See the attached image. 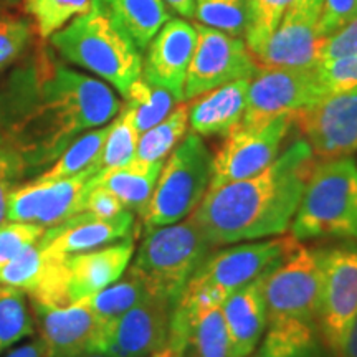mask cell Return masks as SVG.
Instances as JSON below:
<instances>
[{
    "label": "cell",
    "mask_w": 357,
    "mask_h": 357,
    "mask_svg": "<svg viewBox=\"0 0 357 357\" xmlns=\"http://www.w3.org/2000/svg\"><path fill=\"white\" fill-rule=\"evenodd\" d=\"M83 211L91 212L102 218H113L124 211H128V208L124 207L121 200L116 197L113 192L105 189V187L95 185L88 192Z\"/></svg>",
    "instance_id": "obj_42"
},
{
    "label": "cell",
    "mask_w": 357,
    "mask_h": 357,
    "mask_svg": "<svg viewBox=\"0 0 357 357\" xmlns=\"http://www.w3.org/2000/svg\"><path fill=\"white\" fill-rule=\"evenodd\" d=\"M149 357H182V356L178 354V352H177L176 349H172L171 346L166 344L164 347H160L159 351H155L154 354L149 356Z\"/></svg>",
    "instance_id": "obj_46"
},
{
    "label": "cell",
    "mask_w": 357,
    "mask_h": 357,
    "mask_svg": "<svg viewBox=\"0 0 357 357\" xmlns=\"http://www.w3.org/2000/svg\"><path fill=\"white\" fill-rule=\"evenodd\" d=\"M197 42L184 83V101L236 79H252L258 66L242 37L197 24Z\"/></svg>",
    "instance_id": "obj_11"
},
{
    "label": "cell",
    "mask_w": 357,
    "mask_h": 357,
    "mask_svg": "<svg viewBox=\"0 0 357 357\" xmlns=\"http://www.w3.org/2000/svg\"><path fill=\"white\" fill-rule=\"evenodd\" d=\"M314 70L326 95L357 88V55L323 61Z\"/></svg>",
    "instance_id": "obj_36"
},
{
    "label": "cell",
    "mask_w": 357,
    "mask_h": 357,
    "mask_svg": "<svg viewBox=\"0 0 357 357\" xmlns=\"http://www.w3.org/2000/svg\"><path fill=\"white\" fill-rule=\"evenodd\" d=\"M300 243L291 234H283L270 236L263 242L225 248L205 257L189 283L211 289L227 300L235 289L270 271Z\"/></svg>",
    "instance_id": "obj_9"
},
{
    "label": "cell",
    "mask_w": 357,
    "mask_h": 357,
    "mask_svg": "<svg viewBox=\"0 0 357 357\" xmlns=\"http://www.w3.org/2000/svg\"><path fill=\"white\" fill-rule=\"evenodd\" d=\"M212 245L194 222L146 229L131 270L144 283L147 293L164 298L172 306L211 252Z\"/></svg>",
    "instance_id": "obj_5"
},
{
    "label": "cell",
    "mask_w": 357,
    "mask_h": 357,
    "mask_svg": "<svg viewBox=\"0 0 357 357\" xmlns=\"http://www.w3.org/2000/svg\"><path fill=\"white\" fill-rule=\"evenodd\" d=\"M197 30L182 19H169L147 45L141 77L184 101V83L194 55Z\"/></svg>",
    "instance_id": "obj_18"
},
{
    "label": "cell",
    "mask_w": 357,
    "mask_h": 357,
    "mask_svg": "<svg viewBox=\"0 0 357 357\" xmlns=\"http://www.w3.org/2000/svg\"><path fill=\"white\" fill-rule=\"evenodd\" d=\"M324 96L314 68L258 70L250 79L247 108L240 124L260 126L276 116L310 108Z\"/></svg>",
    "instance_id": "obj_12"
},
{
    "label": "cell",
    "mask_w": 357,
    "mask_h": 357,
    "mask_svg": "<svg viewBox=\"0 0 357 357\" xmlns=\"http://www.w3.org/2000/svg\"><path fill=\"white\" fill-rule=\"evenodd\" d=\"M6 357H45V347L42 339H33V341L25 342L15 349H12Z\"/></svg>",
    "instance_id": "obj_43"
},
{
    "label": "cell",
    "mask_w": 357,
    "mask_h": 357,
    "mask_svg": "<svg viewBox=\"0 0 357 357\" xmlns=\"http://www.w3.org/2000/svg\"><path fill=\"white\" fill-rule=\"evenodd\" d=\"M105 10L139 50H146L169 20L164 0H100Z\"/></svg>",
    "instance_id": "obj_24"
},
{
    "label": "cell",
    "mask_w": 357,
    "mask_h": 357,
    "mask_svg": "<svg viewBox=\"0 0 357 357\" xmlns=\"http://www.w3.org/2000/svg\"><path fill=\"white\" fill-rule=\"evenodd\" d=\"M248 86L250 79H236L194 98L189 105L192 131L199 136H227L242 121Z\"/></svg>",
    "instance_id": "obj_22"
},
{
    "label": "cell",
    "mask_w": 357,
    "mask_h": 357,
    "mask_svg": "<svg viewBox=\"0 0 357 357\" xmlns=\"http://www.w3.org/2000/svg\"><path fill=\"white\" fill-rule=\"evenodd\" d=\"M212 176V155L199 134L182 139L164 160L154 192L139 213L144 229L184 220L202 202Z\"/></svg>",
    "instance_id": "obj_6"
},
{
    "label": "cell",
    "mask_w": 357,
    "mask_h": 357,
    "mask_svg": "<svg viewBox=\"0 0 357 357\" xmlns=\"http://www.w3.org/2000/svg\"><path fill=\"white\" fill-rule=\"evenodd\" d=\"M108 129L109 124H106V126L91 129L78 136L50 167L38 174L37 178H43V181L68 178L95 166L108 136Z\"/></svg>",
    "instance_id": "obj_28"
},
{
    "label": "cell",
    "mask_w": 357,
    "mask_h": 357,
    "mask_svg": "<svg viewBox=\"0 0 357 357\" xmlns=\"http://www.w3.org/2000/svg\"><path fill=\"white\" fill-rule=\"evenodd\" d=\"M32 311L45 357H79L96 352L106 324L83 301L68 306L32 303Z\"/></svg>",
    "instance_id": "obj_17"
},
{
    "label": "cell",
    "mask_w": 357,
    "mask_h": 357,
    "mask_svg": "<svg viewBox=\"0 0 357 357\" xmlns=\"http://www.w3.org/2000/svg\"><path fill=\"white\" fill-rule=\"evenodd\" d=\"M164 162H144L134 159L126 166L106 169L89 178V187H105L121 200L128 211L141 213L153 195Z\"/></svg>",
    "instance_id": "obj_23"
},
{
    "label": "cell",
    "mask_w": 357,
    "mask_h": 357,
    "mask_svg": "<svg viewBox=\"0 0 357 357\" xmlns=\"http://www.w3.org/2000/svg\"><path fill=\"white\" fill-rule=\"evenodd\" d=\"M124 98L126 105L123 106V109L126 111L139 136L166 119L177 102L172 93L146 82L142 77L131 84Z\"/></svg>",
    "instance_id": "obj_26"
},
{
    "label": "cell",
    "mask_w": 357,
    "mask_h": 357,
    "mask_svg": "<svg viewBox=\"0 0 357 357\" xmlns=\"http://www.w3.org/2000/svg\"><path fill=\"white\" fill-rule=\"evenodd\" d=\"M293 0H247L245 43L250 55H255L273 35Z\"/></svg>",
    "instance_id": "obj_33"
},
{
    "label": "cell",
    "mask_w": 357,
    "mask_h": 357,
    "mask_svg": "<svg viewBox=\"0 0 357 357\" xmlns=\"http://www.w3.org/2000/svg\"><path fill=\"white\" fill-rule=\"evenodd\" d=\"M352 55H357V15L323 40L319 63Z\"/></svg>",
    "instance_id": "obj_39"
},
{
    "label": "cell",
    "mask_w": 357,
    "mask_h": 357,
    "mask_svg": "<svg viewBox=\"0 0 357 357\" xmlns=\"http://www.w3.org/2000/svg\"><path fill=\"white\" fill-rule=\"evenodd\" d=\"M79 357H111V356L102 354V352H91V354H84V356H79Z\"/></svg>",
    "instance_id": "obj_47"
},
{
    "label": "cell",
    "mask_w": 357,
    "mask_h": 357,
    "mask_svg": "<svg viewBox=\"0 0 357 357\" xmlns=\"http://www.w3.org/2000/svg\"><path fill=\"white\" fill-rule=\"evenodd\" d=\"M24 178V171L17 159L0 149V223L7 220V204L12 190Z\"/></svg>",
    "instance_id": "obj_41"
},
{
    "label": "cell",
    "mask_w": 357,
    "mask_h": 357,
    "mask_svg": "<svg viewBox=\"0 0 357 357\" xmlns=\"http://www.w3.org/2000/svg\"><path fill=\"white\" fill-rule=\"evenodd\" d=\"M293 126L291 114H281L260 126L236 124L212 158L208 189L257 176L278 158L281 142Z\"/></svg>",
    "instance_id": "obj_10"
},
{
    "label": "cell",
    "mask_w": 357,
    "mask_h": 357,
    "mask_svg": "<svg viewBox=\"0 0 357 357\" xmlns=\"http://www.w3.org/2000/svg\"><path fill=\"white\" fill-rule=\"evenodd\" d=\"M357 15V0H323L319 29L326 38Z\"/></svg>",
    "instance_id": "obj_40"
},
{
    "label": "cell",
    "mask_w": 357,
    "mask_h": 357,
    "mask_svg": "<svg viewBox=\"0 0 357 357\" xmlns=\"http://www.w3.org/2000/svg\"><path fill=\"white\" fill-rule=\"evenodd\" d=\"M131 235H136L131 211H124L113 218H102L83 211L45 230L38 243L47 255L66 258L106 247Z\"/></svg>",
    "instance_id": "obj_19"
},
{
    "label": "cell",
    "mask_w": 357,
    "mask_h": 357,
    "mask_svg": "<svg viewBox=\"0 0 357 357\" xmlns=\"http://www.w3.org/2000/svg\"><path fill=\"white\" fill-rule=\"evenodd\" d=\"M134 248V235H131L118 243L63 258V284L70 305L86 300L121 278Z\"/></svg>",
    "instance_id": "obj_20"
},
{
    "label": "cell",
    "mask_w": 357,
    "mask_h": 357,
    "mask_svg": "<svg viewBox=\"0 0 357 357\" xmlns=\"http://www.w3.org/2000/svg\"><path fill=\"white\" fill-rule=\"evenodd\" d=\"M45 234V229L35 223L6 220L0 223V266L10 261L17 253L38 242Z\"/></svg>",
    "instance_id": "obj_38"
},
{
    "label": "cell",
    "mask_w": 357,
    "mask_h": 357,
    "mask_svg": "<svg viewBox=\"0 0 357 357\" xmlns=\"http://www.w3.org/2000/svg\"><path fill=\"white\" fill-rule=\"evenodd\" d=\"M289 229L298 242H357V162L352 155L316 162Z\"/></svg>",
    "instance_id": "obj_4"
},
{
    "label": "cell",
    "mask_w": 357,
    "mask_h": 357,
    "mask_svg": "<svg viewBox=\"0 0 357 357\" xmlns=\"http://www.w3.org/2000/svg\"><path fill=\"white\" fill-rule=\"evenodd\" d=\"M3 3H7V6H15V3H19L20 0H2Z\"/></svg>",
    "instance_id": "obj_48"
},
{
    "label": "cell",
    "mask_w": 357,
    "mask_h": 357,
    "mask_svg": "<svg viewBox=\"0 0 357 357\" xmlns=\"http://www.w3.org/2000/svg\"><path fill=\"white\" fill-rule=\"evenodd\" d=\"M316 162L310 144L294 141L257 176L208 189L190 220L212 247L287 234Z\"/></svg>",
    "instance_id": "obj_2"
},
{
    "label": "cell",
    "mask_w": 357,
    "mask_h": 357,
    "mask_svg": "<svg viewBox=\"0 0 357 357\" xmlns=\"http://www.w3.org/2000/svg\"><path fill=\"white\" fill-rule=\"evenodd\" d=\"M98 172L96 164L68 178L43 181L32 178L12 190L7 204V220L26 222L45 230L83 212L84 200L91 187L89 178Z\"/></svg>",
    "instance_id": "obj_14"
},
{
    "label": "cell",
    "mask_w": 357,
    "mask_h": 357,
    "mask_svg": "<svg viewBox=\"0 0 357 357\" xmlns=\"http://www.w3.org/2000/svg\"><path fill=\"white\" fill-rule=\"evenodd\" d=\"M316 324L283 321L268 324L263 341L248 357H324Z\"/></svg>",
    "instance_id": "obj_25"
},
{
    "label": "cell",
    "mask_w": 357,
    "mask_h": 357,
    "mask_svg": "<svg viewBox=\"0 0 357 357\" xmlns=\"http://www.w3.org/2000/svg\"><path fill=\"white\" fill-rule=\"evenodd\" d=\"M194 17L231 37H243L247 24V0H195Z\"/></svg>",
    "instance_id": "obj_35"
},
{
    "label": "cell",
    "mask_w": 357,
    "mask_h": 357,
    "mask_svg": "<svg viewBox=\"0 0 357 357\" xmlns=\"http://www.w3.org/2000/svg\"><path fill=\"white\" fill-rule=\"evenodd\" d=\"M341 357H357V316L352 323V328L347 334L344 349L341 352Z\"/></svg>",
    "instance_id": "obj_45"
},
{
    "label": "cell",
    "mask_w": 357,
    "mask_h": 357,
    "mask_svg": "<svg viewBox=\"0 0 357 357\" xmlns=\"http://www.w3.org/2000/svg\"><path fill=\"white\" fill-rule=\"evenodd\" d=\"M357 316V242L323 250L316 328L326 352L341 357Z\"/></svg>",
    "instance_id": "obj_8"
},
{
    "label": "cell",
    "mask_w": 357,
    "mask_h": 357,
    "mask_svg": "<svg viewBox=\"0 0 357 357\" xmlns=\"http://www.w3.org/2000/svg\"><path fill=\"white\" fill-rule=\"evenodd\" d=\"M291 116L316 160L347 158L357 153V88L326 95Z\"/></svg>",
    "instance_id": "obj_15"
},
{
    "label": "cell",
    "mask_w": 357,
    "mask_h": 357,
    "mask_svg": "<svg viewBox=\"0 0 357 357\" xmlns=\"http://www.w3.org/2000/svg\"><path fill=\"white\" fill-rule=\"evenodd\" d=\"M32 26L24 19L0 20V71L24 55L32 42Z\"/></svg>",
    "instance_id": "obj_37"
},
{
    "label": "cell",
    "mask_w": 357,
    "mask_h": 357,
    "mask_svg": "<svg viewBox=\"0 0 357 357\" xmlns=\"http://www.w3.org/2000/svg\"><path fill=\"white\" fill-rule=\"evenodd\" d=\"M323 250L298 245L263 276L268 324L301 321L316 324L321 281H323Z\"/></svg>",
    "instance_id": "obj_7"
},
{
    "label": "cell",
    "mask_w": 357,
    "mask_h": 357,
    "mask_svg": "<svg viewBox=\"0 0 357 357\" xmlns=\"http://www.w3.org/2000/svg\"><path fill=\"white\" fill-rule=\"evenodd\" d=\"M121 101L105 82L71 70L38 47L0 82V149L37 177L71 142L106 126Z\"/></svg>",
    "instance_id": "obj_1"
},
{
    "label": "cell",
    "mask_w": 357,
    "mask_h": 357,
    "mask_svg": "<svg viewBox=\"0 0 357 357\" xmlns=\"http://www.w3.org/2000/svg\"><path fill=\"white\" fill-rule=\"evenodd\" d=\"M50 45L61 60L91 71L123 96L141 78V50L114 24L100 0H91L86 12L53 33Z\"/></svg>",
    "instance_id": "obj_3"
},
{
    "label": "cell",
    "mask_w": 357,
    "mask_h": 357,
    "mask_svg": "<svg viewBox=\"0 0 357 357\" xmlns=\"http://www.w3.org/2000/svg\"><path fill=\"white\" fill-rule=\"evenodd\" d=\"M187 126H189V105L181 102L167 114L166 119L141 134L137 141L136 159L144 162H164L174 147L185 137Z\"/></svg>",
    "instance_id": "obj_27"
},
{
    "label": "cell",
    "mask_w": 357,
    "mask_h": 357,
    "mask_svg": "<svg viewBox=\"0 0 357 357\" xmlns=\"http://www.w3.org/2000/svg\"><path fill=\"white\" fill-rule=\"evenodd\" d=\"M35 319L25 291L0 284V356L22 339L32 336Z\"/></svg>",
    "instance_id": "obj_30"
},
{
    "label": "cell",
    "mask_w": 357,
    "mask_h": 357,
    "mask_svg": "<svg viewBox=\"0 0 357 357\" xmlns=\"http://www.w3.org/2000/svg\"><path fill=\"white\" fill-rule=\"evenodd\" d=\"M181 17H194L195 0H164Z\"/></svg>",
    "instance_id": "obj_44"
},
{
    "label": "cell",
    "mask_w": 357,
    "mask_h": 357,
    "mask_svg": "<svg viewBox=\"0 0 357 357\" xmlns=\"http://www.w3.org/2000/svg\"><path fill=\"white\" fill-rule=\"evenodd\" d=\"M91 6V0H24V8L33 20L40 38L53 33L82 15Z\"/></svg>",
    "instance_id": "obj_32"
},
{
    "label": "cell",
    "mask_w": 357,
    "mask_h": 357,
    "mask_svg": "<svg viewBox=\"0 0 357 357\" xmlns=\"http://www.w3.org/2000/svg\"><path fill=\"white\" fill-rule=\"evenodd\" d=\"M47 266L48 257L45 255L40 243L35 242L0 266V284L19 288L29 294L42 281Z\"/></svg>",
    "instance_id": "obj_34"
},
{
    "label": "cell",
    "mask_w": 357,
    "mask_h": 357,
    "mask_svg": "<svg viewBox=\"0 0 357 357\" xmlns=\"http://www.w3.org/2000/svg\"><path fill=\"white\" fill-rule=\"evenodd\" d=\"M174 306L164 298L147 294L144 300L102 329L96 352L111 357H149L167 344Z\"/></svg>",
    "instance_id": "obj_16"
},
{
    "label": "cell",
    "mask_w": 357,
    "mask_h": 357,
    "mask_svg": "<svg viewBox=\"0 0 357 357\" xmlns=\"http://www.w3.org/2000/svg\"><path fill=\"white\" fill-rule=\"evenodd\" d=\"M323 0H293L266 43L252 55L258 70L314 68L319 63Z\"/></svg>",
    "instance_id": "obj_13"
},
{
    "label": "cell",
    "mask_w": 357,
    "mask_h": 357,
    "mask_svg": "<svg viewBox=\"0 0 357 357\" xmlns=\"http://www.w3.org/2000/svg\"><path fill=\"white\" fill-rule=\"evenodd\" d=\"M263 276L235 289L222 303V312L229 329L235 357H248L260 344L268 328Z\"/></svg>",
    "instance_id": "obj_21"
},
{
    "label": "cell",
    "mask_w": 357,
    "mask_h": 357,
    "mask_svg": "<svg viewBox=\"0 0 357 357\" xmlns=\"http://www.w3.org/2000/svg\"><path fill=\"white\" fill-rule=\"evenodd\" d=\"M147 294L149 293H147L142 280L128 266L126 275L123 278L101 289L100 293L83 300V303L102 323L108 324L144 300Z\"/></svg>",
    "instance_id": "obj_29"
},
{
    "label": "cell",
    "mask_w": 357,
    "mask_h": 357,
    "mask_svg": "<svg viewBox=\"0 0 357 357\" xmlns=\"http://www.w3.org/2000/svg\"><path fill=\"white\" fill-rule=\"evenodd\" d=\"M137 141H139V132L136 131V128L121 106V111L109 123L108 136L102 144L100 158L96 160L98 172L126 166L136 159Z\"/></svg>",
    "instance_id": "obj_31"
}]
</instances>
